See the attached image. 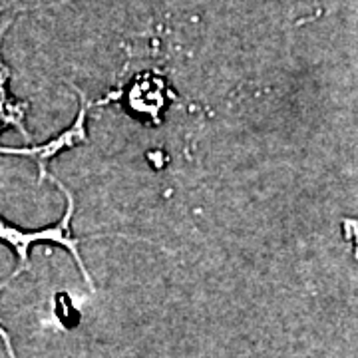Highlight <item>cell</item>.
Wrapping results in <instances>:
<instances>
[{"label":"cell","instance_id":"obj_1","mask_svg":"<svg viewBox=\"0 0 358 358\" xmlns=\"http://www.w3.org/2000/svg\"><path fill=\"white\" fill-rule=\"evenodd\" d=\"M50 179L60 187V192L66 195V213L56 225H50V227H44V229L38 231H22L16 229L13 225H8L4 219L0 221V239L6 245H10L14 249V253H16V257H18V268H16V273H14L13 277H16L22 271L30 268V261H28L30 247L34 243L48 241V243L62 245L66 251L74 257V261H76V265L80 268V273H82V277H84V281L88 282L90 289H94L92 277H90L88 268H86L84 261H82V255H80V243H86L88 239H94V237H88V239H78V237H74V233H72V219H74V213H76L74 195H72V192L66 187L62 181H58V179L54 178Z\"/></svg>","mask_w":358,"mask_h":358},{"label":"cell","instance_id":"obj_2","mask_svg":"<svg viewBox=\"0 0 358 358\" xmlns=\"http://www.w3.org/2000/svg\"><path fill=\"white\" fill-rule=\"evenodd\" d=\"M78 92V98H80V110H78L76 120L74 124L68 129H64L60 136L52 138L50 141L42 143V145H34V148H2L0 152L2 154H10V155H22V157H30L38 164V181H44L48 178V159L56 157V154L64 152V150H70L74 145H80V143H86L88 141V129H86V117H88L90 110V100L86 98V94L82 90L74 88Z\"/></svg>","mask_w":358,"mask_h":358}]
</instances>
